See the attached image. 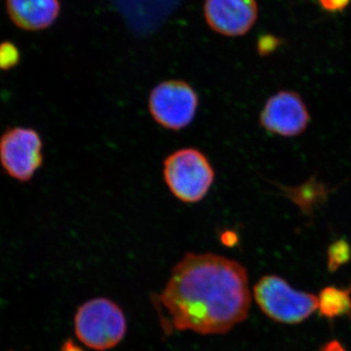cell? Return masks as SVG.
I'll list each match as a JSON object with an SVG mask.
<instances>
[{
    "label": "cell",
    "instance_id": "4",
    "mask_svg": "<svg viewBox=\"0 0 351 351\" xmlns=\"http://www.w3.org/2000/svg\"><path fill=\"white\" fill-rule=\"evenodd\" d=\"M254 298L267 317L284 324L302 322L319 307L315 295L295 290L276 276H263L254 286Z\"/></svg>",
    "mask_w": 351,
    "mask_h": 351
},
{
    "label": "cell",
    "instance_id": "9",
    "mask_svg": "<svg viewBox=\"0 0 351 351\" xmlns=\"http://www.w3.org/2000/svg\"><path fill=\"white\" fill-rule=\"evenodd\" d=\"M7 13L13 24L25 31L47 29L59 16V0H6Z\"/></svg>",
    "mask_w": 351,
    "mask_h": 351
},
{
    "label": "cell",
    "instance_id": "10",
    "mask_svg": "<svg viewBox=\"0 0 351 351\" xmlns=\"http://www.w3.org/2000/svg\"><path fill=\"white\" fill-rule=\"evenodd\" d=\"M351 287L339 289L327 287L320 293V313L327 318L339 317L346 315L351 319Z\"/></svg>",
    "mask_w": 351,
    "mask_h": 351
},
{
    "label": "cell",
    "instance_id": "14",
    "mask_svg": "<svg viewBox=\"0 0 351 351\" xmlns=\"http://www.w3.org/2000/svg\"><path fill=\"white\" fill-rule=\"evenodd\" d=\"M277 39L274 38H262L258 43V51L261 54H267V53L271 52L274 49V47L277 46Z\"/></svg>",
    "mask_w": 351,
    "mask_h": 351
},
{
    "label": "cell",
    "instance_id": "3",
    "mask_svg": "<svg viewBox=\"0 0 351 351\" xmlns=\"http://www.w3.org/2000/svg\"><path fill=\"white\" fill-rule=\"evenodd\" d=\"M163 176L173 195L184 203H197L209 193L215 180L213 166L199 149H178L164 160Z\"/></svg>",
    "mask_w": 351,
    "mask_h": 351
},
{
    "label": "cell",
    "instance_id": "6",
    "mask_svg": "<svg viewBox=\"0 0 351 351\" xmlns=\"http://www.w3.org/2000/svg\"><path fill=\"white\" fill-rule=\"evenodd\" d=\"M197 94L182 80H167L151 92L149 108L152 119L168 130L180 131L191 123L197 112Z\"/></svg>",
    "mask_w": 351,
    "mask_h": 351
},
{
    "label": "cell",
    "instance_id": "13",
    "mask_svg": "<svg viewBox=\"0 0 351 351\" xmlns=\"http://www.w3.org/2000/svg\"><path fill=\"white\" fill-rule=\"evenodd\" d=\"M320 5L328 12H341L350 3L351 0H318Z\"/></svg>",
    "mask_w": 351,
    "mask_h": 351
},
{
    "label": "cell",
    "instance_id": "2",
    "mask_svg": "<svg viewBox=\"0 0 351 351\" xmlns=\"http://www.w3.org/2000/svg\"><path fill=\"white\" fill-rule=\"evenodd\" d=\"M76 338L90 350L105 351L119 346L127 332L125 314L108 298L83 302L75 314Z\"/></svg>",
    "mask_w": 351,
    "mask_h": 351
},
{
    "label": "cell",
    "instance_id": "1",
    "mask_svg": "<svg viewBox=\"0 0 351 351\" xmlns=\"http://www.w3.org/2000/svg\"><path fill=\"white\" fill-rule=\"evenodd\" d=\"M178 331L226 334L248 317V272L213 253H186L176 263L159 295Z\"/></svg>",
    "mask_w": 351,
    "mask_h": 351
},
{
    "label": "cell",
    "instance_id": "11",
    "mask_svg": "<svg viewBox=\"0 0 351 351\" xmlns=\"http://www.w3.org/2000/svg\"><path fill=\"white\" fill-rule=\"evenodd\" d=\"M351 247L346 240L334 242L328 249V267L335 271L350 260Z\"/></svg>",
    "mask_w": 351,
    "mask_h": 351
},
{
    "label": "cell",
    "instance_id": "12",
    "mask_svg": "<svg viewBox=\"0 0 351 351\" xmlns=\"http://www.w3.org/2000/svg\"><path fill=\"white\" fill-rule=\"evenodd\" d=\"M19 48L11 41L0 43V71H10L20 63Z\"/></svg>",
    "mask_w": 351,
    "mask_h": 351
},
{
    "label": "cell",
    "instance_id": "8",
    "mask_svg": "<svg viewBox=\"0 0 351 351\" xmlns=\"http://www.w3.org/2000/svg\"><path fill=\"white\" fill-rule=\"evenodd\" d=\"M205 18L212 29L226 36H243L258 17L256 0H206Z\"/></svg>",
    "mask_w": 351,
    "mask_h": 351
},
{
    "label": "cell",
    "instance_id": "5",
    "mask_svg": "<svg viewBox=\"0 0 351 351\" xmlns=\"http://www.w3.org/2000/svg\"><path fill=\"white\" fill-rule=\"evenodd\" d=\"M43 159V141L34 128L10 127L0 137V165L13 180L31 181Z\"/></svg>",
    "mask_w": 351,
    "mask_h": 351
},
{
    "label": "cell",
    "instance_id": "17",
    "mask_svg": "<svg viewBox=\"0 0 351 351\" xmlns=\"http://www.w3.org/2000/svg\"><path fill=\"white\" fill-rule=\"evenodd\" d=\"M320 351H346L345 348L337 341H330L327 345L323 346Z\"/></svg>",
    "mask_w": 351,
    "mask_h": 351
},
{
    "label": "cell",
    "instance_id": "15",
    "mask_svg": "<svg viewBox=\"0 0 351 351\" xmlns=\"http://www.w3.org/2000/svg\"><path fill=\"white\" fill-rule=\"evenodd\" d=\"M221 241L226 246L233 247L239 242V237L234 232L226 230V232L221 233Z\"/></svg>",
    "mask_w": 351,
    "mask_h": 351
},
{
    "label": "cell",
    "instance_id": "7",
    "mask_svg": "<svg viewBox=\"0 0 351 351\" xmlns=\"http://www.w3.org/2000/svg\"><path fill=\"white\" fill-rule=\"evenodd\" d=\"M309 120L306 104L292 91H281L270 97L260 115L261 125L265 130L283 137L301 135Z\"/></svg>",
    "mask_w": 351,
    "mask_h": 351
},
{
    "label": "cell",
    "instance_id": "16",
    "mask_svg": "<svg viewBox=\"0 0 351 351\" xmlns=\"http://www.w3.org/2000/svg\"><path fill=\"white\" fill-rule=\"evenodd\" d=\"M60 351H84L82 346H78L77 343L73 341V339H66L64 341L63 345L61 346Z\"/></svg>",
    "mask_w": 351,
    "mask_h": 351
}]
</instances>
